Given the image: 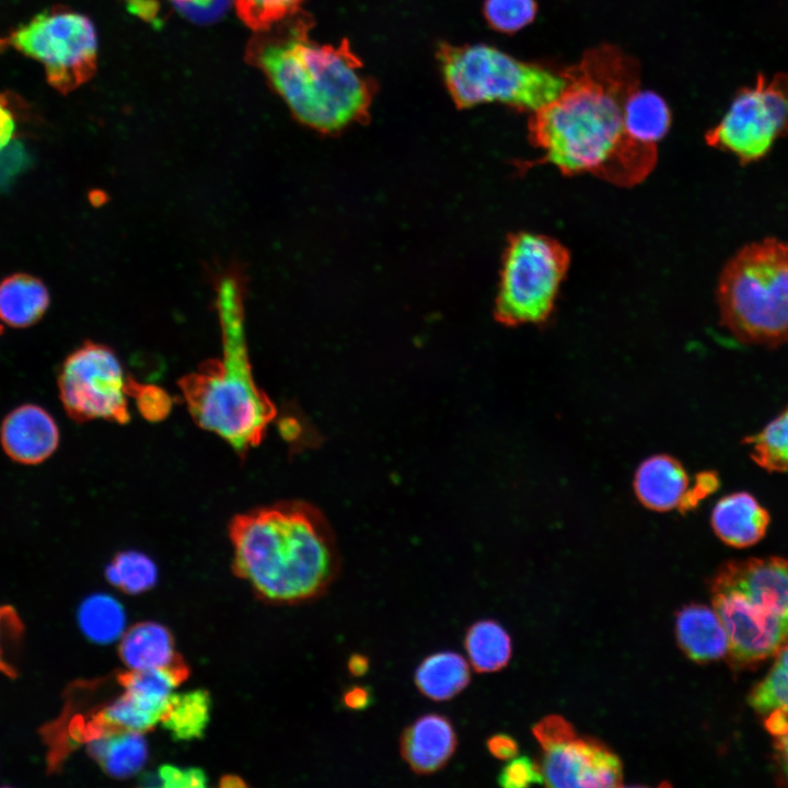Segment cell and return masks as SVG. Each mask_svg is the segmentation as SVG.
I'll return each mask as SVG.
<instances>
[{"instance_id":"cell-1","label":"cell","mask_w":788,"mask_h":788,"mask_svg":"<svg viewBox=\"0 0 788 788\" xmlns=\"http://www.w3.org/2000/svg\"><path fill=\"white\" fill-rule=\"evenodd\" d=\"M566 85L531 114L529 137L564 175L589 173L622 187L644 181L657 162V146L631 138L624 104L639 88V66L612 45L588 50L565 70Z\"/></svg>"},{"instance_id":"cell-2","label":"cell","mask_w":788,"mask_h":788,"mask_svg":"<svg viewBox=\"0 0 788 788\" xmlns=\"http://www.w3.org/2000/svg\"><path fill=\"white\" fill-rule=\"evenodd\" d=\"M309 28L301 18L256 32L245 57L298 120L318 131H338L367 116L376 84L348 40L322 44Z\"/></svg>"},{"instance_id":"cell-3","label":"cell","mask_w":788,"mask_h":788,"mask_svg":"<svg viewBox=\"0 0 788 788\" xmlns=\"http://www.w3.org/2000/svg\"><path fill=\"white\" fill-rule=\"evenodd\" d=\"M232 569L263 601L277 605L323 596L339 572L333 534L317 511L278 502L239 513L229 523Z\"/></svg>"},{"instance_id":"cell-4","label":"cell","mask_w":788,"mask_h":788,"mask_svg":"<svg viewBox=\"0 0 788 788\" xmlns=\"http://www.w3.org/2000/svg\"><path fill=\"white\" fill-rule=\"evenodd\" d=\"M218 309L222 357L183 376L178 386L198 427L223 439L239 455L257 447L276 415L270 398L255 382L243 326L239 288L221 282Z\"/></svg>"},{"instance_id":"cell-5","label":"cell","mask_w":788,"mask_h":788,"mask_svg":"<svg viewBox=\"0 0 788 788\" xmlns=\"http://www.w3.org/2000/svg\"><path fill=\"white\" fill-rule=\"evenodd\" d=\"M710 587L712 609L727 631L734 662L764 660L788 644V559L727 561Z\"/></svg>"},{"instance_id":"cell-6","label":"cell","mask_w":788,"mask_h":788,"mask_svg":"<svg viewBox=\"0 0 788 788\" xmlns=\"http://www.w3.org/2000/svg\"><path fill=\"white\" fill-rule=\"evenodd\" d=\"M720 324L746 345L788 343V242L765 237L742 246L720 271Z\"/></svg>"},{"instance_id":"cell-7","label":"cell","mask_w":788,"mask_h":788,"mask_svg":"<svg viewBox=\"0 0 788 788\" xmlns=\"http://www.w3.org/2000/svg\"><path fill=\"white\" fill-rule=\"evenodd\" d=\"M437 57L447 90L460 108L498 102L532 114L566 85L563 70L519 60L486 44L443 43Z\"/></svg>"},{"instance_id":"cell-8","label":"cell","mask_w":788,"mask_h":788,"mask_svg":"<svg viewBox=\"0 0 788 788\" xmlns=\"http://www.w3.org/2000/svg\"><path fill=\"white\" fill-rule=\"evenodd\" d=\"M569 265L568 248L554 237L525 231L510 236L496 303L499 321L507 325L545 323Z\"/></svg>"},{"instance_id":"cell-9","label":"cell","mask_w":788,"mask_h":788,"mask_svg":"<svg viewBox=\"0 0 788 788\" xmlns=\"http://www.w3.org/2000/svg\"><path fill=\"white\" fill-rule=\"evenodd\" d=\"M9 44L43 65L48 83L67 94L88 82L97 68V36L84 14L57 5L18 27Z\"/></svg>"},{"instance_id":"cell-10","label":"cell","mask_w":788,"mask_h":788,"mask_svg":"<svg viewBox=\"0 0 788 788\" xmlns=\"http://www.w3.org/2000/svg\"><path fill=\"white\" fill-rule=\"evenodd\" d=\"M788 136V76L766 78L741 89L705 140L733 154L742 165L765 158L774 143Z\"/></svg>"},{"instance_id":"cell-11","label":"cell","mask_w":788,"mask_h":788,"mask_svg":"<svg viewBox=\"0 0 788 788\" xmlns=\"http://www.w3.org/2000/svg\"><path fill=\"white\" fill-rule=\"evenodd\" d=\"M57 383L62 407L72 420L129 421L128 379L107 346L88 341L73 350L63 360Z\"/></svg>"},{"instance_id":"cell-12","label":"cell","mask_w":788,"mask_h":788,"mask_svg":"<svg viewBox=\"0 0 788 788\" xmlns=\"http://www.w3.org/2000/svg\"><path fill=\"white\" fill-rule=\"evenodd\" d=\"M542 748L540 767L548 787H619V757L603 742L581 737L563 716L549 715L532 728Z\"/></svg>"},{"instance_id":"cell-13","label":"cell","mask_w":788,"mask_h":788,"mask_svg":"<svg viewBox=\"0 0 788 788\" xmlns=\"http://www.w3.org/2000/svg\"><path fill=\"white\" fill-rule=\"evenodd\" d=\"M459 737L449 717L427 712L407 725L399 735L401 757L416 775L428 776L443 769L454 756Z\"/></svg>"},{"instance_id":"cell-14","label":"cell","mask_w":788,"mask_h":788,"mask_svg":"<svg viewBox=\"0 0 788 788\" xmlns=\"http://www.w3.org/2000/svg\"><path fill=\"white\" fill-rule=\"evenodd\" d=\"M59 429L43 407L23 404L11 410L0 427V442L14 462L35 465L43 463L57 450Z\"/></svg>"},{"instance_id":"cell-15","label":"cell","mask_w":788,"mask_h":788,"mask_svg":"<svg viewBox=\"0 0 788 788\" xmlns=\"http://www.w3.org/2000/svg\"><path fill=\"white\" fill-rule=\"evenodd\" d=\"M676 641L694 662L723 658L729 651L727 631L712 607L699 603L682 606L675 615Z\"/></svg>"},{"instance_id":"cell-16","label":"cell","mask_w":788,"mask_h":788,"mask_svg":"<svg viewBox=\"0 0 788 788\" xmlns=\"http://www.w3.org/2000/svg\"><path fill=\"white\" fill-rule=\"evenodd\" d=\"M769 513L749 493L727 495L715 505L710 523L716 535L727 545L748 547L761 541L769 525Z\"/></svg>"},{"instance_id":"cell-17","label":"cell","mask_w":788,"mask_h":788,"mask_svg":"<svg viewBox=\"0 0 788 788\" xmlns=\"http://www.w3.org/2000/svg\"><path fill=\"white\" fill-rule=\"evenodd\" d=\"M634 489L646 508L663 512L681 507L690 489V478L680 461L658 454L640 463Z\"/></svg>"},{"instance_id":"cell-18","label":"cell","mask_w":788,"mask_h":788,"mask_svg":"<svg viewBox=\"0 0 788 788\" xmlns=\"http://www.w3.org/2000/svg\"><path fill=\"white\" fill-rule=\"evenodd\" d=\"M118 654L128 670L166 668L183 662L171 631L155 622H140L120 636Z\"/></svg>"},{"instance_id":"cell-19","label":"cell","mask_w":788,"mask_h":788,"mask_svg":"<svg viewBox=\"0 0 788 788\" xmlns=\"http://www.w3.org/2000/svg\"><path fill=\"white\" fill-rule=\"evenodd\" d=\"M471 682V665L461 653L442 650L425 657L414 672L418 692L432 702H449Z\"/></svg>"},{"instance_id":"cell-20","label":"cell","mask_w":788,"mask_h":788,"mask_svg":"<svg viewBox=\"0 0 788 788\" xmlns=\"http://www.w3.org/2000/svg\"><path fill=\"white\" fill-rule=\"evenodd\" d=\"M49 305L46 286L27 274H13L0 282V320L12 327L38 322Z\"/></svg>"},{"instance_id":"cell-21","label":"cell","mask_w":788,"mask_h":788,"mask_svg":"<svg viewBox=\"0 0 788 788\" xmlns=\"http://www.w3.org/2000/svg\"><path fill=\"white\" fill-rule=\"evenodd\" d=\"M89 755L109 776L128 778L137 774L148 758L143 733L113 732L86 743Z\"/></svg>"},{"instance_id":"cell-22","label":"cell","mask_w":788,"mask_h":788,"mask_svg":"<svg viewBox=\"0 0 788 788\" xmlns=\"http://www.w3.org/2000/svg\"><path fill=\"white\" fill-rule=\"evenodd\" d=\"M463 646L470 665L477 673H494L505 669L512 656V641L506 628L495 619H479L471 624Z\"/></svg>"},{"instance_id":"cell-23","label":"cell","mask_w":788,"mask_h":788,"mask_svg":"<svg viewBox=\"0 0 788 788\" xmlns=\"http://www.w3.org/2000/svg\"><path fill=\"white\" fill-rule=\"evenodd\" d=\"M624 125L631 138L657 146L670 128L671 112L660 95L638 88L625 101Z\"/></svg>"},{"instance_id":"cell-24","label":"cell","mask_w":788,"mask_h":788,"mask_svg":"<svg viewBox=\"0 0 788 788\" xmlns=\"http://www.w3.org/2000/svg\"><path fill=\"white\" fill-rule=\"evenodd\" d=\"M210 711L208 691L173 693L160 723L176 741L200 739L209 725Z\"/></svg>"},{"instance_id":"cell-25","label":"cell","mask_w":788,"mask_h":788,"mask_svg":"<svg viewBox=\"0 0 788 788\" xmlns=\"http://www.w3.org/2000/svg\"><path fill=\"white\" fill-rule=\"evenodd\" d=\"M78 621L84 635L99 644H107L124 633L125 613L121 605L107 594H94L80 605Z\"/></svg>"},{"instance_id":"cell-26","label":"cell","mask_w":788,"mask_h":788,"mask_svg":"<svg viewBox=\"0 0 788 788\" xmlns=\"http://www.w3.org/2000/svg\"><path fill=\"white\" fill-rule=\"evenodd\" d=\"M753 462L767 472H788V406L761 431L744 438Z\"/></svg>"},{"instance_id":"cell-27","label":"cell","mask_w":788,"mask_h":788,"mask_svg":"<svg viewBox=\"0 0 788 788\" xmlns=\"http://www.w3.org/2000/svg\"><path fill=\"white\" fill-rule=\"evenodd\" d=\"M106 580L127 594L151 589L158 579L155 564L146 554L125 551L116 554L105 568Z\"/></svg>"},{"instance_id":"cell-28","label":"cell","mask_w":788,"mask_h":788,"mask_svg":"<svg viewBox=\"0 0 788 788\" xmlns=\"http://www.w3.org/2000/svg\"><path fill=\"white\" fill-rule=\"evenodd\" d=\"M749 703L761 714L788 712V644L777 653L767 675L753 688Z\"/></svg>"},{"instance_id":"cell-29","label":"cell","mask_w":788,"mask_h":788,"mask_svg":"<svg viewBox=\"0 0 788 788\" xmlns=\"http://www.w3.org/2000/svg\"><path fill=\"white\" fill-rule=\"evenodd\" d=\"M242 22L254 33L292 18L304 0H233Z\"/></svg>"},{"instance_id":"cell-30","label":"cell","mask_w":788,"mask_h":788,"mask_svg":"<svg viewBox=\"0 0 788 788\" xmlns=\"http://www.w3.org/2000/svg\"><path fill=\"white\" fill-rule=\"evenodd\" d=\"M535 0H485L484 16L489 26L505 34H513L536 16Z\"/></svg>"},{"instance_id":"cell-31","label":"cell","mask_w":788,"mask_h":788,"mask_svg":"<svg viewBox=\"0 0 788 788\" xmlns=\"http://www.w3.org/2000/svg\"><path fill=\"white\" fill-rule=\"evenodd\" d=\"M128 395L136 401L141 415L150 421L163 420L171 412L170 395L157 385L140 384L128 379Z\"/></svg>"},{"instance_id":"cell-32","label":"cell","mask_w":788,"mask_h":788,"mask_svg":"<svg viewBox=\"0 0 788 788\" xmlns=\"http://www.w3.org/2000/svg\"><path fill=\"white\" fill-rule=\"evenodd\" d=\"M24 628V624L13 606L0 605V673L10 679L18 676V670L10 661V651L22 638Z\"/></svg>"},{"instance_id":"cell-33","label":"cell","mask_w":788,"mask_h":788,"mask_svg":"<svg viewBox=\"0 0 788 788\" xmlns=\"http://www.w3.org/2000/svg\"><path fill=\"white\" fill-rule=\"evenodd\" d=\"M497 783L505 788H524L534 784H543L544 779L540 764L529 756L522 755L509 760L499 772Z\"/></svg>"},{"instance_id":"cell-34","label":"cell","mask_w":788,"mask_h":788,"mask_svg":"<svg viewBox=\"0 0 788 788\" xmlns=\"http://www.w3.org/2000/svg\"><path fill=\"white\" fill-rule=\"evenodd\" d=\"M174 8L187 20L200 25L219 21L229 10L232 0H171Z\"/></svg>"},{"instance_id":"cell-35","label":"cell","mask_w":788,"mask_h":788,"mask_svg":"<svg viewBox=\"0 0 788 788\" xmlns=\"http://www.w3.org/2000/svg\"><path fill=\"white\" fill-rule=\"evenodd\" d=\"M158 778L161 785L167 788L176 787H205L207 786L206 774L200 768H182L173 765H163L158 770Z\"/></svg>"},{"instance_id":"cell-36","label":"cell","mask_w":788,"mask_h":788,"mask_svg":"<svg viewBox=\"0 0 788 788\" xmlns=\"http://www.w3.org/2000/svg\"><path fill=\"white\" fill-rule=\"evenodd\" d=\"M718 476L711 472H702L696 476L694 486L688 489L680 509L681 511L691 510L698 502L714 493L718 487Z\"/></svg>"},{"instance_id":"cell-37","label":"cell","mask_w":788,"mask_h":788,"mask_svg":"<svg viewBox=\"0 0 788 788\" xmlns=\"http://www.w3.org/2000/svg\"><path fill=\"white\" fill-rule=\"evenodd\" d=\"M486 748L490 755L500 761H509L519 753L517 740L508 733H495L486 740Z\"/></svg>"},{"instance_id":"cell-38","label":"cell","mask_w":788,"mask_h":788,"mask_svg":"<svg viewBox=\"0 0 788 788\" xmlns=\"http://www.w3.org/2000/svg\"><path fill=\"white\" fill-rule=\"evenodd\" d=\"M374 703L372 690L368 685L354 684L341 694V704L349 710H366Z\"/></svg>"},{"instance_id":"cell-39","label":"cell","mask_w":788,"mask_h":788,"mask_svg":"<svg viewBox=\"0 0 788 788\" xmlns=\"http://www.w3.org/2000/svg\"><path fill=\"white\" fill-rule=\"evenodd\" d=\"M16 124L8 95H0V150L14 137Z\"/></svg>"},{"instance_id":"cell-40","label":"cell","mask_w":788,"mask_h":788,"mask_svg":"<svg viewBox=\"0 0 788 788\" xmlns=\"http://www.w3.org/2000/svg\"><path fill=\"white\" fill-rule=\"evenodd\" d=\"M347 670L354 677H361L369 672L370 659L361 652H354L347 659Z\"/></svg>"},{"instance_id":"cell-41","label":"cell","mask_w":788,"mask_h":788,"mask_svg":"<svg viewBox=\"0 0 788 788\" xmlns=\"http://www.w3.org/2000/svg\"><path fill=\"white\" fill-rule=\"evenodd\" d=\"M775 749L779 763L788 778V725L783 733L775 737Z\"/></svg>"},{"instance_id":"cell-42","label":"cell","mask_w":788,"mask_h":788,"mask_svg":"<svg viewBox=\"0 0 788 788\" xmlns=\"http://www.w3.org/2000/svg\"><path fill=\"white\" fill-rule=\"evenodd\" d=\"M220 786H222V787H243V786H245V783L239 776L225 775L221 778Z\"/></svg>"},{"instance_id":"cell-43","label":"cell","mask_w":788,"mask_h":788,"mask_svg":"<svg viewBox=\"0 0 788 788\" xmlns=\"http://www.w3.org/2000/svg\"><path fill=\"white\" fill-rule=\"evenodd\" d=\"M8 44H9V39L0 37V50L3 49Z\"/></svg>"},{"instance_id":"cell-44","label":"cell","mask_w":788,"mask_h":788,"mask_svg":"<svg viewBox=\"0 0 788 788\" xmlns=\"http://www.w3.org/2000/svg\"><path fill=\"white\" fill-rule=\"evenodd\" d=\"M2 331H3V327H2V325L0 324V334L2 333Z\"/></svg>"}]
</instances>
